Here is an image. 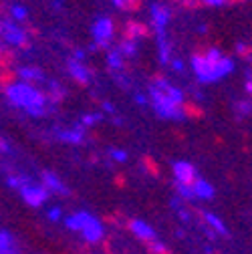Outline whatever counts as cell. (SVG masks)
Segmentation results:
<instances>
[{"mask_svg":"<svg viewBox=\"0 0 252 254\" xmlns=\"http://www.w3.org/2000/svg\"><path fill=\"white\" fill-rule=\"evenodd\" d=\"M127 2H129V6H131V4H133V2H135V0H127Z\"/></svg>","mask_w":252,"mask_h":254,"instance_id":"obj_40","label":"cell"},{"mask_svg":"<svg viewBox=\"0 0 252 254\" xmlns=\"http://www.w3.org/2000/svg\"><path fill=\"white\" fill-rule=\"evenodd\" d=\"M129 230L135 234V238H139V240H145V242H149V240H155V230L147 224V222H143V220H131L129 222Z\"/></svg>","mask_w":252,"mask_h":254,"instance_id":"obj_11","label":"cell"},{"mask_svg":"<svg viewBox=\"0 0 252 254\" xmlns=\"http://www.w3.org/2000/svg\"><path fill=\"white\" fill-rule=\"evenodd\" d=\"M135 101H137V103H139V105H145V103H147V99H145V97H143V95H139V93H137V95H135Z\"/></svg>","mask_w":252,"mask_h":254,"instance_id":"obj_35","label":"cell"},{"mask_svg":"<svg viewBox=\"0 0 252 254\" xmlns=\"http://www.w3.org/2000/svg\"><path fill=\"white\" fill-rule=\"evenodd\" d=\"M67 69H69V73H71V77L77 81V83H81V85H87L89 81H91V71L83 65L81 61H75V59H71L69 61V65H67Z\"/></svg>","mask_w":252,"mask_h":254,"instance_id":"obj_12","label":"cell"},{"mask_svg":"<svg viewBox=\"0 0 252 254\" xmlns=\"http://www.w3.org/2000/svg\"><path fill=\"white\" fill-rule=\"evenodd\" d=\"M26 18H28L26 6H22V4H12V6H10V20H14V22H24Z\"/></svg>","mask_w":252,"mask_h":254,"instance_id":"obj_22","label":"cell"},{"mask_svg":"<svg viewBox=\"0 0 252 254\" xmlns=\"http://www.w3.org/2000/svg\"><path fill=\"white\" fill-rule=\"evenodd\" d=\"M91 35L97 47H109L115 37V22L109 16H99L91 26Z\"/></svg>","mask_w":252,"mask_h":254,"instance_id":"obj_4","label":"cell"},{"mask_svg":"<svg viewBox=\"0 0 252 254\" xmlns=\"http://www.w3.org/2000/svg\"><path fill=\"white\" fill-rule=\"evenodd\" d=\"M204 220H206V224H208L216 234H220V236H228V228L224 226V222L220 220L216 214H212V212H204Z\"/></svg>","mask_w":252,"mask_h":254,"instance_id":"obj_18","label":"cell"},{"mask_svg":"<svg viewBox=\"0 0 252 254\" xmlns=\"http://www.w3.org/2000/svg\"><path fill=\"white\" fill-rule=\"evenodd\" d=\"M81 234H83V238L87 240V242H99L101 238H103V234H105V230H103V224L95 218V216H87V220H85V224H83V228H81Z\"/></svg>","mask_w":252,"mask_h":254,"instance_id":"obj_9","label":"cell"},{"mask_svg":"<svg viewBox=\"0 0 252 254\" xmlns=\"http://www.w3.org/2000/svg\"><path fill=\"white\" fill-rule=\"evenodd\" d=\"M87 216H89V212H75V214H71V216L65 220V224H67V228L81 232V228H83V224H85Z\"/></svg>","mask_w":252,"mask_h":254,"instance_id":"obj_20","label":"cell"},{"mask_svg":"<svg viewBox=\"0 0 252 254\" xmlns=\"http://www.w3.org/2000/svg\"><path fill=\"white\" fill-rule=\"evenodd\" d=\"M192 71L200 83H216L234 71V61L220 49H208L204 55L192 57Z\"/></svg>","mask_w":252,"mask_h":254,"instance_id":"obj_2","label":"cell"},{"mask_svg":"<svg viewBox=\"0 0 252 254\" xmlns=\"http://www.w3.org/2000/svg\"><path fill=\"white\" fill-rule=\"evenodd\" d=\"M43 186L49 190V192H57L61 196H67L69 194V188L59 180V176H55L53 172H45L43 174Z\"/></svg>","mask_w":252,"mask_h":254,"instance_id":"obj_13","label":"cell"},{"mask_svg":"<svg viewBox=\"0 0 252 254\" xmlns=\"http://www.w3.org/2000/svg\"><path fill=\"white\" fill-rule=\"evenodd\" d=\"M4 93H6V99L14 107L26 111L28 115H35V117L45 115L49 97L43 91H39L37 87H33L30 83L20 81V79L18 81H10L6 85V89H4Z\"/></svg>","mask_w":252,"mask_h":254,"instance_id":"obj_3","label":"cell"},{"mask_svg":"<svg viewBox=\"0 0 252 254\" xmlns=\"http://www.w3.org/2000/svg\"><path fill=\"white\" fill-rule=\"evenodd\" d=\"M73 59H75V61H81V63H83V59H85V51L77 49V51L73 53Z\"/></svg>","mask_w":252,"mask_h":254,"instance_id":"obj_33","label":"cell"},{"mask_svg":"<svg viewBox=\"0 0 252 254\" xmlns=\"http://www.w3.org/2000/svg\"><path fill=\"white\" fill-rule=\"evenodd\" d=\"M103 107H105V111H107V113H113V111H115V109H113V105H111L109 101H105V103H103Z\"/></svg>","mask_w":252,"mask_h":254,"instance_id":"obj_36","label":"cell"},{"mask_svg":"<svg viewBox=\"0 0 252 254\" xmlns=\"http://www.w3.org/2000/svg\"><path fill=\"white\" fill-rule=\"evenodd\" d=\"M0 37H2L4 43L10 45V47H24L28 43L26 30L20 24H16L14 20H2V30H0Z\"/></svg>","mask_w":252,"mask_h":254,"instance_id":"obj_5","label":"cell"},{"mask_svg":"<svg viewBox=\"0 0 252 254\" xmlns=\"http://www.w3.org/2000/svg\"><path fill=\"white\" fill-rule=\"evenodd\" d=\"M111 4H113L115 8H127V6H129L127 0H111Z\"/></svg>","mask_w":252,"mask_h":254,"instance_id":"obj_32","label":"cell"},{"mask_svg":"<svg viewBox=\"0 0 252 254\" xmlns=\"http://www.w3.org/2000/svg\"><path fill=\"white\" fill-rule=\"evenodd\" d=\"M155 41H157V51H160V61L164 65H168L172 61V49H170L168 33H155Z\"/></svg>","mask_w":252,"mask_h":254,"instance_id":"obj_16","label":"cell"},{"mask_svg":"<svg viewBox=\"0 0 252 254\" xmlns=\"http://www.w3.org/2000/svg\"><path fill=\"white\" fill-rule=\"evenodd\" d=\"M30 180L28 178H24V176H10L8 180H6V184L10 186V188H14V190H20L22 186H26Z\"/></svg>","mask_w":252,"mask_h":254,"instance_id":"obj_26","label":"cell"},{"mask_svg":"<svg viewBox=\"0 0 252 254\" xmlns=\"http://www.w3.org/2000/svg\"><path fill=\"white\" fill-rule=\"evenodd\" d=\"M20 196H22V200L28 204V206H33V208H39V206H43L47 200H49V190L41 184V186H37V184H26V186H22L20 190Z\"/></svg>","mask_w":252,"mask_h":254,"instance_id":"obj_6","label":"cell"},{"mask_svg":"<svg viewBox=\"0 0 252 254\" xmlns=\"http://www.w3.org/2000/svg\"><path fill=\"white\" fill-rule=\"evenodd\" d=\"M149 12H151V26L155 33H166V28L172 20V10L160 2H153Z\"/></svg>","mask_w":252,"mask_h":254,"instance_id":"obj_7","label":"cell"},{"mask_svg":"<svg viewBox=\"0 0 252 254\" xmlns=\"http://www.w3.org/2000/svg\"><path fill=\"white\" fill-rule=\"evenodd\" d=\"M200 2H204V4H208V6H224L228 0H200Z\"/></svg>","mask_w":252,"mask_h":254,"instance_id":"obj_31","label":"cell"},{"mask_svg":"<svg viewBox=\"0 0 252 254\" xmlns=\"http://www.w3.org/2000/svg\"><path fill=\"white\" fill-rule=\"evenodd\" d=\"M246 91L252 95V77H248V81H246Z\"/></svg>","mask_w":252,"mask_h":254,"instance_id":"obj_37","label":"cell"},{"mask_svg":"<svg viewBox=\"0 0 252 254\" xmlns=\"http://www.w3.org/2000/svg\"><path fill=\"white\" fill-rule=\"evenodd\" d=\"M107 65L111 71H121L123 69V55L117 49H111L107 53Z\"/></svg>","mask_w":252,"mask_h":254,"instance_id":"obj_21","label":"cell"},{"mask_svg":"<svg viewBox=\"0 0 252 254\" xmlns=\"http://www.w3.org/2000/svg\"><path fill=\"white\" fill-rule=\"evenodd\" d=\"M117 51L123 55V57H135V53H137V43L135 41H123L119 47H117Z\"/></svg>","mask_w":252,"mask_h":254,"instance_id":"obj_23","label":"cell"},{"mask_svg":"<svg viewBox=\"0 0 252 254\" xmlns=\"http://www.w3.org/2000/svg\"><path fill=\"white\" fill-rule=\"evenodd\" d=\"M147 248H149V252L151 254H168V246L164 244V242H160V240H149L147 242Z\"/></svg>","mask_w":252,"mask_h":254,"instance_id":"obj_24","label":"cell"},{"mask_svg":"<svg viewBox=\"0 0 252 254\" xmlns=\"http://www.w3.org/2000/svg\"><path fill=\"white\" fill-rule=\"evenodd\" d=\"M178 192H180V196L186 198V200H194L192 186H182V184H178Z\"/></svg>","mask_w":252,"mask_h":254,"instance_id":"obj_27","label":"cell"},{"mask_svg":"<svg viewBox=\"0 0 252 254\" xmlns=\"http://www.w3.org/2000/svg\"><path fill=\"white\" fill-rule=\"evenodd\" d=\"M103 119V113H89V115H83V119H81V125L85 127H91V125H97L99 121Z\"/></svg>","mask_w":252,"mask_h":254,"instance_id":"obj_25","label":"cell"},{"mask_svg":"<svg viewBox=\"0 0 252 254\" xmlns=\"http://www.w3.org/2000/svg\"><path fill=\"white\" fill-rule=\"evenodd\" d=\"M149 95H151V105L160 117L172 119V121L186 119L182 89H178L176 85H172L170 81H166L162 77H157L149 87Z\"/></svg>","mask_w":252,"mask_h":254,"instance_id":"obj_1","label":"cell"},{"mask_svg":"<svg viewBox=\"0 0 252 254\" xmlns=\"http://www.w3.org/2000/svg\"><path fill=\"white\" fill-rule=\"evenodd\" d=\"M172 170H174L176 182L182 184V186H192L198 180V170L190 162H176L172 166Z\"/></svg>","mask_w":252,"mask_h":254,"instance_id":"obj_8","label":"cell"},{"mask_svg":"<svg viewBox=\"0 0 252 254\" xmlns=\"http://www.w3.org/2000/svg\"><path fill=\"white\" fill-rule=\"evenodd\" d=\"M16 75L20 77V81H26V83H33V81H43V79H45V73H43L39 67H30V65L18 67V69H16Z\"/></svg>","mask_w":252,"mask_h":254,"instance_id":"obj_17","label":"cell"},{"mask_svg":"<svg viewBox=\"0 0 252 254\" xmlns=\"http://www.w3.org/2000/svg\"><path fill=\"white\" fill-rule=\"evenodd\" d=\"M0 55H2V45H0Z\"/></svg>","mask_w":252,"mask_h":254,"instance_id":"obj_42","label":"cell"},{"mask_svg":"<svg viewBox=\"0 0 252 254\" xmlns=\"http://www.w3.org/2000/svg\"><path fill=\"white\" fill-rule=\"evenodd\" d=\"M55 137L63 143H83L85 139V127L83 125H77V127H71V129H57L55 131Z\"/></svg>","mask_w":252,"mask_h":254,"instance_id":"obj_10","label":"cell"},{"mask_svg":"<svg viewBox=\"0 0 252 254\" xmlns=\"http://www.w3.org/2000/svg\"><path fill=\"white\" fill-rule=\"evenodd\" d=\"M192 192H194V198H200V200H212L214 198V186L204 180V178H198L194 184H192Z\"/></svg>","mask_w":252,"mask_h":254,"instance_id":"obj_14","label":"cell"},{"mask_svg":"<svg viewBox=\"0 0 252 254\" xmlns=\"http://www.w3.org/2000/svg\"><path fill=\"white\" fill-rule=\"evenodd\" d=\"M170 65H172V69H174L176 73H184V71H186V65H184L182 59H172Z\"/></svg>","mask_w":252,"mask_h":254,"instance_id":"obj_28","label":"cell"},{"mask_svg":"<svg viewBox=\"0 0 252 254\" xmlns=\"http://www.w3.org/2000/svg\"><path fill=\"white\" fill-rule=\"evenodd\" d=\"M180 218L182 220H190V214H188L186 210H180Z\"/></svg>","mask_w":252,"mask_h":254,"instance_id":"obj_38","label":"cell"},{"mask_svg":"<svg viewBox=\"0 0 252 254\" xmlns=\"http://www.w3.org/2000/svg\"><path fill=\"white\" fill-rule=\"evenodd\" d=\"M0 254H20L14 236L6 230H0Z\"/></svg>","mask_w":252,"mask_h":254,"instance_id":"obj_15","label":"cell"},{"mask_svg":"<svg viewBox=\"0 0 252 254\" xmlns=\"http://www.w3.org/2000/svg\"><path fill=\"white\" fill-rule=\"evenodd\" d=\"M236 51H238V55H244V57L248 55V51H246V45H244V43H240V45L236 47Z\"/></svg>","mask_w":252,"mask_h":254,"instance_id":"obj_34","label":"cell"},{"mask_svg":"<svg viewBox=\"0 0 252 254\" xmlns=\"http://www.w3.org/2000/svg\"><path fill=\"white\" fill-rule=\"evenodd\" d=\"M125 35H127L129 41H141L145 35H147V30L143 28V24H137V22H127L125 24Z\"/></svg>","mask_w":252,"mask_h":254,"instance_id":"obj_19","label":"cell"},{"mask_svg":"<svg viewBox=\"0 0 252 254\" xmlns=\"http://www.w3.org/2000/svg\"><path fill=\"white\" fill-rule=\"evenodd\" d=\"M109 153H111V157L115 162H125V160H127V153H125L123 149H111Z\"/></svg>","mask_w":252,"mask_h":254,"instance_id":"obj_29","label":"cell"},{"mask_svg":"<svg viewBox=\"0 0 252 254\" xmlns=\"http://www.w3.org/2000/svg\"><path fill=\"white\" fill-rule=\"evenodd\" d=\"M49 220H51V222L61 220V208H51V210H49Z\"/></svg>","mask_w":252,"mask_h":254,"instance_id":"obj_30","label":"cell"},{"mask_svg":"<svg viewBox=\"0 0 252 254\" xmlns=\"http://www.w3.org/2000/svg\"><path fill=\"white\" fill-rule=\"evenodd\" d=\"M0 30H2V20H0Z\"/></svg>","mask_w":252,"mask_h":254,"instance_id":"obj_41","label":"cell"},{"mask_svg":"<svg viewBox=\"0 0 252 254\" xmlns=\"http://www.w3.org/2000/svg\"><path fill=\"white\" fill-rule=\"evenodd\" d=\"M53 8H63V0H53Z\"/></svg>","mask_w":252,"mask_h":254,"instance_id":"obj_39","label":"cell"}]
</instances>
